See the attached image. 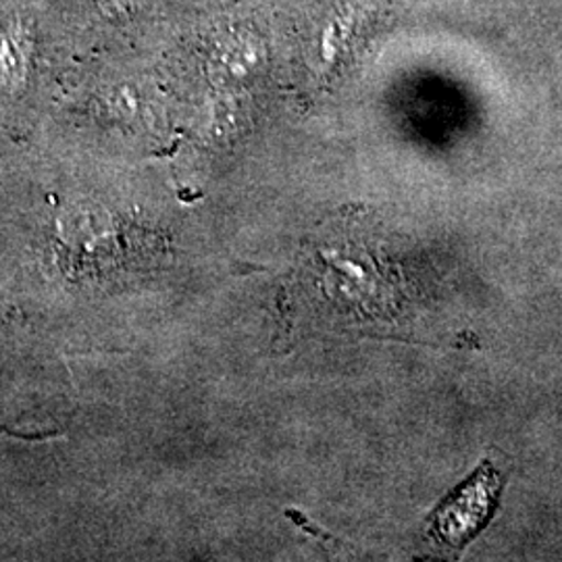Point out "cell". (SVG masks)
I'll use <instances>...</instances> for the list:
<instances>
[{"label":"cell","instance_id":"1","mask_svg":"<svg viewBox=\"0 0 562 562\" xmlns=\"http://www.w3.org/2000/svg\"><path fill=\"white\" fill-rule=\"evenodd\" d=\"M501 477L485 462L477 473L461 483L431 515V533L440 542L461 548L473 540L498 508Z\"/></svg>","mask_w":562,"mask_h":562},{"label":"cell","instance_id":"2","mask_svg":"<svg viewBox=\"0 0 562 562\" xmlns=\"http://www.w3.org/2000/svg\"><path fill=\"white\" fill-rule=\"evenodd\" d=\"M27 59H30V36L23 27L13 25L0 38V76H2V80L11 81V83L20 81L25 76Z\"/></svg>","mask_w":562,"mask_h":562},{"label":"cell","instance_id":"3","mask_svg":"<svg viewBox=\"0 0 562 562\" xmlns=\"http://www.w3.org/2000/svg\"><path fill=\"white\" fill-rule=\"evenodd\" d=\"M223 65L234 74H246L259 55V46L250 38L229 42L222 50Z\"/></svg>","mask_w":562,"mask_h":562}]
</instances>
